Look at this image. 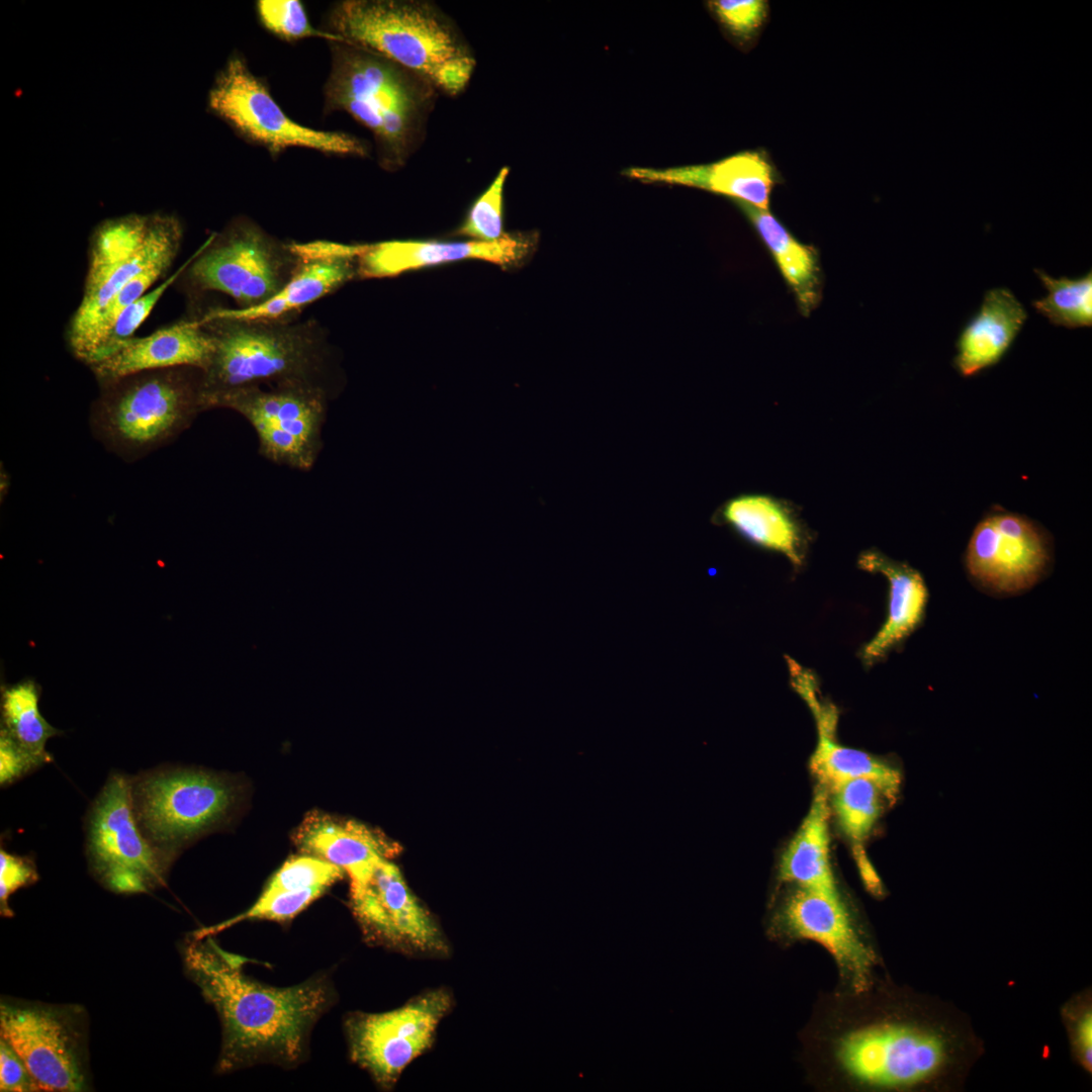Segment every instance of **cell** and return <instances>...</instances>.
Segmentation results:
<instances>
[{"mask_svg": "<svg viewBox=\"0 0 1092 1092\" xmlns=\"http://www.w3.org/2000/svg\"><path fill=\"white\" fill-rule=\"evenodd\" d=\"M858 566L872 573H881L889 581L887 619L860 651L862 662L871 666L884 658L921 623L928 593L922 575L916 569L878 550L862 552Z\"/></svg>", "mask_w": 1092, "mask_h": 1092, "instance_id": "cell-22", "label": "cell"}, {"mask_svg": "<svg viewBox=\"0 0 1092 1092\" xmlns=\"http://www.w3.org/2000/svg\"><path fill=\"white\" fill-rule=\"evenodd\" d=\"M39 686L24 679L1 687V731L30 753L53 760L46 750L47 741L62 732L41 716L38 709Z\"/></svg>", "mask_w": 1092, "mask_h": 1092, "instance_id": "cell-28", "label": "cell"}, {"mask_svg": "<svg viewBox=\"0 0 1092 1092\" xmlns=\"http://www.w3.org/2000/svg\"><path fill=\"white\" fill-rule=\"evenodd\" d=\"M292 840L302 852L342 869L350 882L365 878L380 859L397 852L396 843L379 830L316 810L304 816Z\"/></svg>", "mask_w": 1092, "mask_h": 1092, "instance_id": "cell-21", "label": "cell"}, {"mask_svg": "<svg viewBox=\"0 0 1092 1092\" xmlns=\"http://www.w3.org/2000/svg\"><path fill=\"white\" fill-rule=\"evenodd\" d=\"M329 391L306 384L239 387L201 392V410L229 408L255 430L268 460L310 470L322 449Z\"/></svg>", "mask_w": 1092, "mask_h": 1092, "instance_id": "cell-10", "label": "cell"}, {"mask_svg": "<svg viewBox=\"0 0 1092 1092\" xmlns=\"http://www.w3.org/2000/svg\"><path fill=\"white\" fill-rule=\"evenodd\" d=\"M1048 294L1032 302L1034 308L1056 326L1068 329L1090 327L1092 324V273L1070 279L1053 278L1042 270H1034Z\"/></svg>", "mask_w": 1092, "mask_h": 1092, "instance_id": "cell-30", "label": "cell"}, {"mask_svg": "<svg viewBox=\"0 0 1092 1092\" xmlns=\"http://www.w3.org/2000/svg\"><path fill=\"white\" fill-rule=\"evenodd\" d=\"M207 100L209 110L217 117L273 155L291 147L334 155L367 153L364 144L351 134L318 130L293 121L239 57L230 59L218 73Z\"/></svg>", "mask_w": 1092, "mask_h": 1092, "instance_id": "cell-13", "label": "cell"}, {"mask_svg": "<svg viewBox=\"0 0 1092 1092\" xmlns=\"http://www.w3.org/2000/svg\"><path fill=\"white\" fill-rule=\"evenodd\" d=\"M355 259L316 257L300 259L287 283L267 301L248 308H215L200 318L281 321L339 288L356 274Z\"/></svg>", "mask_w": 1092, "mask_h": 1092, "instance_id": "cell-24", "label": "cell"}, {"mask_svg": "<svg viewBox=\"0 0 1092 1092\" xmlns=\"http://www.w3.org/2000/svg\"><path fill=\"white\" fill-rule=\"evenodd\" d=\"M326 86L340 109L374 135L382 163L401 166L419 145L436 88L424 78L363 48L337 41Z\"/></svg>", "mask_w": 1092, "mask_h": 1092, "instance_id": "cell-4", "label": "cell"}, {"mask_svg": "<svg viewBox=\"0 0 1092 1092\" xmlns=\"http://www.w3.org/2000/svg\"><path fill=\"white\" fill-rule=\"evenodd\" d=\"M299 262L290 245L254 222L239 219L210 237L192 256L186 271L196 288L223 293L238 308H248L280 291Z\"/></svg>", "mask_w": 1092, "mask_h": 1092, "instance_id": "cell-12", "label": "cell"}, {"mask_svg": "<svg viewBox=\"0 0 1092 1092\" xmlns=\"http://www.w3.org/2000/svg\"><path fill=\"white\" fill-rule=\"evenodd\" d=\"M38 881V873L33 858L28 855L9 853L1 845L0 849V913L3 917H13L8 904L9 897L18 889L28 887Z\"/></svg>", "mask_w": 1092, "mask_h": 1092, "instance_id": "cell-37", "label": "cell"}, {"mask_svg": "<svg viewBox=\"0 0 1092 1092\" xmlns=\"http://www.w3.org/2000/svg\"><path fill=\"white\" fill-rule=\"evenodd\" d=\"M710 6L721 24L742 41L757 34L768 11V4L763 0H715Z\"/></svg>", "mask_w": 1092, "mask_h": 1092, "instance_id": "cell-36", "label": "cell"}, {"mask_svg": "<svg viewBox=\"0 0 1092 1092\" xmlns=\"http://www.w3.org/2000/svg\"><path fill=\"white\" fill-rule=\"evenodd\" d=\"M1026 318L1025 308L1009 289L988 290L958 340L954 365L960 373L972 376L998 363Z\"/></svg>", "mask_w": 1092, "mask_h": 1092, "instance_id": "cell-23", "label": "cell"}, {"mask_svg": "<svg viewBox=\"0 0 1092 1092\" xmlns=\"http://www.w3.org/2000/svg\"><path fill=\"white\" fill-rule=\"evenodd\" d=\"M626 175L642 181L686 185L721 194L768 210L776 170L762 151H745L720 161L667 169L631 168Z\"/></svg>", "mask_w": 1092, "mask_h": 1092, "instance_id": "cell-20", "label": "cell"}, {"mask_svg": "<svg viewBox=\"0 0 1092 1092\" xmlns=\"http://www.w3.org/2000/svg\"><path fill=\"white\" fill-rule=\"evenodd\" d=\"M44 763L49 762L22 748L5 732L0 731L1 787H8Z\"/></svg>", "mask_w": 1092, "mask_h": 1092, "instance_id": "cell-39", "label": "cell"}, {"mask_svg": "<svg viewBox=\"0 0 1092 1092\" xmlns=\"http://www.w3.org/2000/svg\"><path fill=\"white\" fill-rule=\"evenodd\" d=\"M246 960L222 949L213 936H189L183 946L186 974L216 1010L222 1027L216 1071L256 1064L300 1063L312 1026L334 1001L327 977L273 987L244 973Z\"/></svg>", "mask_w": 1092, "mask_h": 1092, "instance_id": "cell-2", "label": "cell"}, {"mask_svg": "<svg viewBox=\"0 0 1092 1092\" xmlns=\"http://www.w3.org/2000/svg\"><path fill=\"white\" fill-rule=\"evenodd\" d=\"M344 871L312 854L303 853L287 859L271 877L263 892L300 891L311 888L328 890L342 879Z\"/></svg>", "mask_w": 1092, "mask_h": 1092, "instance_id": "cell-32", "label": "cell"}, {"mask_svg": "<svg viewBox=\"0 0 1092 1092\" xmlns=\"http://www.w3.org/2000/svg\"><path fill=\"white\" fill-rule=\"evenodd\" d=\"M192 257L186 261L175 273L167 277L162 283L156 286L154 289L148 291L145 295L133 301L126 306L117 316L109 329L100 349L95 355L93 361L89 364L92 365L99 360L107 356L111 350L120 342L133 337L135 331L151 314L154 307L161 299L166 290L174 283V281L186 270Z\"/></svg>", "mask_w": 1092, "mask_h": 1092, "instance_id": "cell-35", "label": "cell"}, {"mask_svg": "<svg viewBox=\"0 0 1092 1092\" xmlns=\"http://www.w3.org/2000/svg\"><path fill=\"white\" fill-rule=\"evenodd\" d=\"M326 891L323 888H311L300 891L262 892L258 900L248 910L216 925L197 929L190 936L195 939L214 936L245 920L288 921L303 911Z\"/></svg>", "mask_w": 1092, "mask_h": 1092, "instance_id": "cell-31", "label": "cell"}, {"mask_svg": "<svg viewBox=\"0 0 1092 1092\" xmlns=\"http://www.w3.org/2000/svg\"><path fill=\"white\" fill-rule=\"evenodd\" d=\"M88 1017L77 1004L2 999L0 1034L17 1053L41 1091L91 1088Z\"/></svg>", "mask_w": 1092, "mask_h": 1092, "instance_id": "cell-11", "label": "cell"}, {"mask_svg": "<svg viewBox=\"0 0 1092 1092\" xmlns=\"http://www.w3.org/2000/svg\"><path fill=\"white\" fill-rule=\"evenodd\" d=\"M0 1091H41L22 1059L3 1038H0Z\"/></svg>", "mask_w": 1092, "mask_h": 1092, "instance_id": "cell-40", "label": "cell"}, {"mask_svg": "<svg viewBox=\"0 0 1092 1092\" xmlns=\"http://www.w3.org/2000/svg\"><path fill=\"white\" fill-rule=\"evenodd\" d=\"M199 321L215 349L202 371V392L239 387L306 384L329 391V346L312 322Z\"/></svg>", "mask_w": 1092, "mask_h": 1092, "instance_id": "cell-5", "label": "cell"}, {"mask_svg": "<svg viewBox=\"0 0 1092 1092\" xmlns=\"http://www.w3.org/2000/svg\"><path fill=\"white\" fill-rule=\"evenodd\" d=\"M256 6L263 26L280 38L297 40L317 36L334 42L344 41L333 32L311 26L303 5L297 0H260Z\"/></svg>", "mask_w": 1092, "mask_h": 1092, "instance_id": "cell-33", "label": "cell"}, {"mask_svg": "<svg viewBox=\"0 0 1092 1092\" xmlns=\"http://www.w3.org/2000/svg\"><path fill=\"white\" fill-rule=\"evenodd\" d=\"M528 249L526 239L509 235L495 242L387 241L362 245L356 258V274L361 278L390 277L464 259L510 266L524 258Z\"/></svg>", "mask_w": 1092, "mask_h": 1092, "instance_id": "cell-19", "label": "cell"}, {"mask_svg": "<svg viewBox=\"0 0 1092 1092\" xmlns=\"http://www.w3.org/2000/svg\"><path fill=\"white\" fill-rule=\"evenodd\" d=\"M755 229L793 291L800 311L809 315L822 295L821 270L816 250L798 241L768 210L734 200Z\"/></svg>", "mask_w": 1092, "mask_h": 1092, "instance_id": "cell-25", "label": "cell"}, {"mask_svg": "<svg viewBox=\"0 0 1092 1092\" xmlns=\"http://www.w3.org/2000/svg\"><path fill=\"white\" fill-rule=\"evenodd\" d=\"M1049 560L1046 541L1029 520L997 513L976 527L967 550L970 574L999 593H1017L1032 586Z\"/></svg>", "mask_w": 1092, "mask_h": 1092, "instance_id": "cell-16", "label": "cell"}, {"mask_svg": "<svg viewBox=\"0 0 1092 1092\" xmlns=\"http://www.w3.org/2000/svg\"><path fill=\"white\" fill-rule=\"evenodd\" d=\"M799 1042L806 1079L826 1092L943 1088L976 1048L950 1017L882 977L861 991L822 993Z\"/></svg>", "mask_w": 1092, "mask_h": 1092, "instance_id": "cell-1", "label": "cell"}, {"mask_svg": "<svg viewBox=\"0 0 1092 1092\" xmlns=\"http://www.w3.org/2000/svg\"><path fill=\"white\" fill-rule=\"evenodd\" d=\"M214 349V338L208 329L199 318L188 320L146 337L124 340L90 368L101 384L159 369L193 367L203 371Z\"/></svg>", "mask_w": 1092, "mask_h": 1092, "instance_id": "cell-18", "label": "cell"}, {"mask_svg": "<svg viewBox=\"0 0 1092 1092\" xmlns=\"http://www.w3.org/2000/svg\"><path fill=\"white\" fill-rule=\"evenodd\" d=\"M179 219L167 213L126 214L102 221L92 235L84 293L69 329L73 354L85 362L98 322L114 296L159 257L178 253Z\"/></svg>", "mask_w": 1092, "mask_h": 1092, "instance_id": "cell-8", "label": "cell"}, {"mask_svg": "<svg viewBox=\"0 0 1092 1092\" xmlns=\"http://www.w3.org/2000/svg\"><path fill=\"white\" fill-rule=\"evenodd\" d=\"M333 33L382 56L437 90L457 95L475 68L473 54L453 22L420 0H347L330 15Z\"/></svg>", "mask_w": 1092, "mask_h": 1092, "instance_id": "cell-3", "label": "cell"}, {"mask_svg": "<svg viewBox=\"0 0 1092 1092\" xmlns=\"http://www.w3.org/2000/svg\"><path fill=\"white\" fill-rule=\"evenodd\" d=\"M721 517L747 540L784 554L796 566L802 565V530L782 502L767 495L742 494L723 506Z\"/></svg>", "mask_w": 1092, "mask_h": 1092, "instance_id": "cell-27", "label": "cell"}, {"mask_svg": "<svg viewBox=\"0 0 1092 1092\" xmlns=\"http://www.w3.org/2000/svg\"><path fill=\"white\" fill-rule=\"evenodd\" d=\"M131 796L144 834L176 858L200 837L229 826L243 799L229 776L173 765L131 777Z\"/></svg>", "mask_w": 1092, "mask_h": 1092, "instance_id": "cell-7", "label": "cell"}, {"mask_svg": "<svg viewBox=\"0 0 1092 1092\" xmlns=\"http://www.w3.org/2000/svg\"><path fill=\"white\" fill-rule=\"evenodd\" d=\"M91 875L115 894L151 893L166 885L176 857L153 844L133 811L131 777L111 772L84 821Z\"/></svg>", "mask_w": 1092, "mask_h": 1092, "instance_id": "cell-9", "label": "cell"}, {"mask_svg": "<svg viewBox=\"0 0 1092 1092\" xmlns=\"http://www.w3.org/2000/svg\"><path fill=\"white\" fill-rule=\"evenodd\" d=\"M509 168L500 169L489 187L474 202L458 234L476 241L495 242L506 235L503 231V199Z\"/></svg>", "mask_w": 1092, "mask_h": 1092, "instance_id": "cell-34", "label": "cell"}, {"mask_svg": "<svg viewBox=\"0 0 1092 1092\" xmlns=\"http://www.w3.org/2000/svg\"><path fill=\"white\" fill-rule=\"evenodd\" d=\"M389 859H380L365 878L350 882L351 909L364 936L412 953H447L443 932Z\"/></svg>", "mask_w": 1092, "mask_h": 1092, "instance_id": "cell-15", "label": "cell"}, {"mask_svg": "<svg viewBox=\"0 0 1092 1092\" xmlns=\"http://www.w3.org/2000/svg\"><path fill=\"white\" fill-rule=\"evenodd\" d=\"M790 684L810 708L817 727L818 741L811 757L812 772L826 790L854 778H870L898 795L901 775L888 762L867 752L845 747L836 740L838 711L823 699L816 674L790 656H786Z\"/></svg>", "mask_w": 1092, "mask_h": 1092, "instance_id": "cell-17", "label": "cell"}, {"mask_svg": "<svg viewBox=\"0 0 1092 1092\" xmlns=\"http://www.w3.org/2000/svg\"><path fill=\"white\" fill-rule=\"evenodd\" d=\"M828 817L827 790L819 784L802 825L780 858L778 885L839 886L830 857Z\"/></svg>", "mask_w": 1092, "mask_h": 1092, "instance_id": "cell-26", "label": "cell"}, {"mask_svg": "<svg viewBox=\"0 0 1092 1092\" xmlns=\"http://www.w3.org/2000/svg\"><path fill=\"white\" fill-rule=\"evenodd\" d=\"M451 1006V995L438 989L390 1011L349 1016L345 1026L352 1061L380 1086L392 1087L402 1071L432 1045Z\"/></svg>", "mask_w": 1092, "mask_h": 1092, "instance_id": "cell-14", "label": "cell"}, {"mask_svg": "<svg viewBox=\"0 0 1092 1092\" xmlns=\"http://www.w3.org/2000/svg\"><path fill=\"white\" fill-rule=\"evenodd\" d=\"M102 385L92 428L108 449L125 459L169 443L202 412L198 368L145 371Z\"/></svg>", "mask_w": 1092, "mask_h": 1092, "instance_id": "cell-6", "label": "cell"}, {"mask_svg": "<svg viewBox=\"0 0 1092 1092\" xmlns=\"http://www.w3.org/2000/svg\"><path fill=\"white\" fill-rule=\"evenodd\" d=\"M827 790L838 823L844 834L861 844L881 816L886 802L897 796L882 783L870 778H854L839 782Z\"/></svg>", "mask_w": 1092, "mask_h": 1092, "instance_id": "cell-29", "label": "cell"}, {"mask_svg": "<svg viewBox=\"0 0 1092 1092\" xmlns=\"http://www.w3.org/2000/svg\"><path fill=\"white\" fill-rule=\"evenodd\" d=\"M1072 1051L1079 1064L1091 1072L1092 1012L1090 998L1078 997L1064 1008Z\"/></svg>", "mask_w": 1092, "mask_h": 1092, "instance_id": "cell-38", "label": "cell"}]
</instances>
